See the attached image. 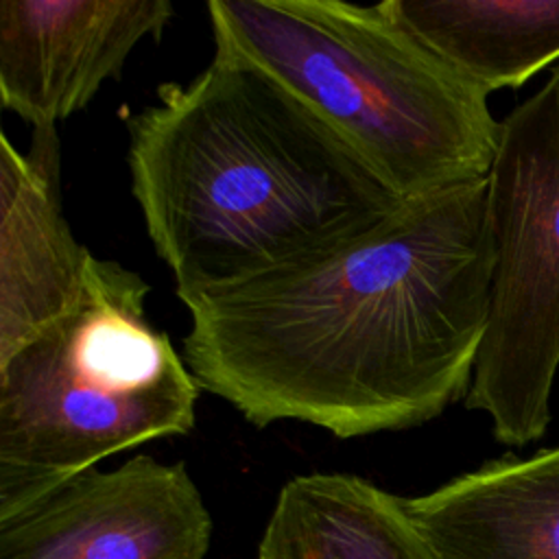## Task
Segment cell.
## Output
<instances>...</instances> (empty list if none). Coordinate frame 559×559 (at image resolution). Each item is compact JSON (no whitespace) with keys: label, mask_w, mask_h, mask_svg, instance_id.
<instances>
[{"label":"cell","mask_w":559,"mask_h":559,"mask_svg":"<svg viewBox=\"0 0 559 559\" xmlns=\"http://www.w3.org/2000/svg\"><path fill=\"white\" fill-rule=\"evenodd\" d=\"M131 194L188 306L367 227L404 199L310 105L214 46L127 120Z\"/></svg>","instance_id":"2"},{"label":"cell","mask_w":559,"mask_h":559,"mask_svg":"<svg viewBox=\"0 0 559 559\" xmlns=\"http://www.w3.org/2000/svg\"><path fill=\"white\" fill-rule=\"evenodd\" d=\"M258 559H439L413 524L404 498L343 472L286 480Z\"/></svg>","instance_id":"10"},{"label":"cell","mask_w":559,"mask_h":559,"mask_svg":"<svg viewBox=\"0 0 559 559\" xmlns=\"http://www.w3.org/2000/svg\"><path fill=\"white\" fill-rule=\"evenodd\" d=\"M148 290L90 253L72 308L0 358V518L111 454L194 428L201 386L148 323Z\"/></svg>","instance_id":"4"},{"label":"cell","mask_w":559,"mask_h":559,"mask_svg":"<svg viewBox=\"0 0 559 559\" xmlns=\"http://www.w3.org/2000/svg\"><path fill=\"white\" fill-rule=\"evenodd\" d=\"M214 46L249 59L334 127L402 199L485 179L500 122L382 4L210 0Z\"/></svg>","instance_id":"3"},{"label":"cell","mask_w":559,"mask_h":559,"mask_svg":"<svg viewBox=\"0 0 559 559\" xmlns=\"http://www.w3.org/2000/svg\"><path fill=\"white\" fill-rule=\"evenodd\" d=\"M404 507L439 559H559V445L489 461Z\"/></svg>","instance_id":"9"},{"label":"cell","mask_w":559,"mask_h":559,"mask_svg":"<svg viewBox=\"0 0 559 559\" xmlns=\"http://www.w3.org/2000/svg\"><path fill=\"white\" fill-rule=\"evenodd\" d=\"M493 273L487 330L465 406L504 445L550 424L559 367V63L502 122L487 175Z\"/></svg>","instance_id":"5"},{"label":"cell","mask_w":559,"mask_h":559,"mask_svg":"<svg viewBox=\"0 0 559 559\" xmlns=\"http://www.w3.org/2000/svg\"><path fill=\"white\" fill-rule=\"evenodd\" d=\"M170 0H0V103L33 129L85 109L133 48L159 39Z\"/></svg>","instance_id":"7"},{"label":"cell","mask_w":559,"mask_h":559,"mask_svg":"<svg viewBox=\"0 0 559 559\" xmlns=\"http://www.w3.org/2000/svg\"><path fill=\"white\" fill-rule=\"evenodd\" d=\"M90 249L61 210L57 129H35L26 153L0 135V358L79 299Z\"/></svg>","instance_id":"8"},{"label":"cell","mask_w":559,"mask_h":559,"mask_svg":"<svg viewBox=\"0 0 559 559\" xmlns=\"http://www.w3.org/2000/svg\"><path fill=\"white\" fill-rule=\"evenodd\" d=\"M212 515L181 461L135 454L0 518V559H205Z\"/></svg>","instance_id":"6"},{"label":"cell","mask_w":559,"mask_h":559,"mask_svg":"<svg viewBox=\"0 0 559 559\" xmlns=\"http://www.w3.org/2000/svg\"><path fill=\"white\" fill-rule=\"evenodd\" d=\"M487 177L404 199L321 249L190 301L181 356L249 424L338 439L465 400L487 330Z\"/></svg>","instance_id":"1"},{"label":"cell","mask_w":559,"mask_h":559,"mask_svg":"<svg viewBox=\"0 0 559 559\" xmlns=\"http://www.w3.org/2000/svg\"><path fill=\"white\" fill-rule=\"evenodd\" d=\"M382 9L487 96L559 59V0H382Z\"/></svg>","instance_id":"11"}]
</instances>
